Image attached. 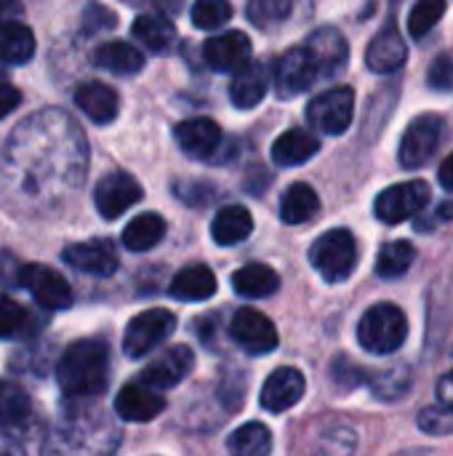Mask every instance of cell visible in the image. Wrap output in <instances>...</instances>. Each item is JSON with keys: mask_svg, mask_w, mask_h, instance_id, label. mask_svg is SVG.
Wrapping results in <instances>:
<instances>
[{"mask_svg": "<svg viewBox=\"0 0 453 456\" xmlns=\"http://www.w3.org/2000/svg\"><path fill=\"white\" fill-rule=\"evenodd\" d=\"M331 374H334V382L339 385V387H344V390H355V387H360V385H366L371 377L363 371V369H358L350 358H336L334 361V366H331Z\"/></svg>", "mask_w": 453, "mask_h": 456, "instance_id": "cell-41", "label": "cell"}, {"mask_svg": "<svg viewBox=\"0 0 453 456\" xmlns=\"http://www.w3.org/2000/svg\"><path fill=\"white\" fill-rule=\"evenodd\" d=\"M232 289L240 294V297H248V299H264V297H272L278 289H280V278L272 267L267 265H259V262H251V265H243L235 275H232Z\"/></svg>", "mask_w": 453, "mask_h": 456, "instance_id": "cell-27", "label": "cell"}, {"mask_svg": "<svg viewBox=\"0 0 453 456\" xmlns=\"http://www.w3.org/2000/svg\"><path fill=\"white\" fill-rule=\"evenodd\" d=\"M374 398L379 401H398L411 390V371L403 366H395L390 371H379L368 379Z\"/></svg>", "mask_w": 453, "mask_h": 456, "instance_id": "cell-35", "label": "cell"}, {"mask_svg": "<svg viewBox=\"0 0 453 456\" xmlns=\"http://www.w3.org/2000/svg\"><path fill=\"white\" fill-rule=\"evenodd\" d=\"M35 56V35L21 21H3L0 24V61L5 64H24Z\"/></svg>", "mask_w": 453, "mask_h": 456, "instance_id": "cell-29", "label": "cell"}, {"mask_svg": "<svg viewBox=\"0 0 453 456\" xmlns=\"http://www.w3.org/2000/svg\"><path fill=\"white\" fill-rule=\"evenodd\" d=\"M443 136V118L435 112H425L414 118L400 139V166L403 168H422L438 150Z\"/></svg>", "mask_w": 453, "mask_h": 456, "instance_id": "cell-8", "label": "cell"}, {"mask_svg": "<svg viewBox=\"0 0 453 456\" xmlns=\"http://www.w3.org/2000/svg\"><path fill=\"white\" fill-rule=\"evenodd\" d=\"M304 395V377L302 371L291 369V366H283L278 371H272L262 387V406L272 414H280V411H288L291 406H296Z\"/></svg>", "mask_w": 453, "mask_h": 456, "instance_id": "cell-18", "label": "cell"}, {"mask_svg": "<svg viewBox=\"0 0 453 456\" xmlns=\"http://www.w3.org/2000/svg\"><path fill=\"white\" fill-rule=\"evenodd\" d=\"M117 444L120 433L107 414L77 409L48 433L43 456H112Z\"/></svg>", "mask_w": 453, "mask_h": 456, "instance_id": "cell-1", "label": "cell"}, {"mask_svg": "<svg viewBox=\"0 0 453 456\" xmlns=\"http://www.w3.org/2000/svg\"><path fill=\"white\" fill-rule=\"evenodd\" d=\"M19 102H21L19 88L16 86H8V83H0V120L5 115H11L19 107Z\"/></svg>", "mask_w": 453, "mask_h": 456, "instance_id": "cell-44", "label": "cell"}, {"mask_svg": "<svg viewBox=\"0 0 453 456\" xmlns=\"http://www.w3.org/2000/svg\"><path fill=\"white\" fill-rule=\"evenodd\" d=\"M192 363H195L192 350L187 345H176L163 355H158L150 366H144L139 382L150 390H171L192 371Z\"/></svg>", "mask_w": 453, "mask_h": 456, "instance_id": "cell-14", "label": "cell"}, {"mask_svg": "<svg viewBox=\"0 0 453 456\" xmlns=\"http://www.w3.org/2000/svg\"><path fill=\"white\" fill-rule=\"evenodd\" d=\"M168 291L174 299H182V302H206L216 294V278H214L211 267L190 265L174 275Z\"/></svg>", "mask_w": 453, "mask_h": 456, "instance_id": "cell-23", "label": "cell"}, {"mask_svg": "<svg viewBox=\"0 0 453 456\" xmlns=\"http://www.w3.org/2000/svg\"><path fill=\"white\" fill-rule=\"evenodd\" d=\"M419 425L425 433L433 436H446L453 430V411L451 409H425L419 414Z\"/></svg>", "mask_w": 453, "mask_h": 456, "instance_id": "cell-42", "label": "cell"}, {"mask_svg": "<svg viewBox=\"0 0 453 456\" xmlns=\"http://www.w3.org/2000/svg\"><path fill=\"white\" fill-rule=\"evenodd\" d=\"M291 3L288 0H254L248 3V19L262 27V29H270L275 24H280L288 13H291Z\"/></svg>", "mask_w": 453, "mask_h": 456, "instance_id": "cell-38", "label": "cell"}, {"mask_svg": "<svg viewBox=\"0 0 453 456\" xmlns=\"http://www.w3.org/2000/svg\"><path fill=\"white\" fill-rule=\"evenodd\" d=\"M24 321H27V313L21 310V305L13 302L11 297L0 294V339H8V337L19 334Z\"/></svg>", "mask_w": 453, "mask_h": 456, "instance_id": "cell-40", "label": "cell"}, {"mask_svg": "<svg viewBox=\"0 0 453 456\" xmlns=\"http://www.w3.org/2000/svg\"><path fill=\"white\" fill-rule=\"evenodd\" d=\"M409 59V45L403 40V35L398 32L395 24H387L368 45L366 51V64L371 72L376 75H390L398 72Z\"/></svg>", "mask_w": 453, "mask_h": 456, "instance_id": "cell-19", "label": "cell"}, {"mask_svg": "<svg viewBox=\"0 0 453 456\" xmlns=\"http://www.w3.org/2000/svg\"><path fill=\"white\" fill-rule=\"evenodd\" d=\"M267 86H270L267 67L264 64H248L243 72L235 75V80L230 86V99L238 110H251L267 96Z\"/></svg>", "mask_w": 453, "mask_h": 456, "instance_id": "cell-26", "label": "cell"}, {"mask_svg": "<svg viewBox=\"0 0 453 456\" xmlns=\"http://www.w3.org/2000/svg\"><path fill=\"white\" fill-rule=\"evenodd\" d=\"M427 83L435 88V91H451L453 88V56L451 53H441L430 72H427Z\"/></svg>", "mask_w": 453, "mask_h": 456, "instance_id": "cell-43", "label": "cell"}, {"mask_svg": "<svg viewBox=\"0 0 453 456\" xmlns=\"http://www.w3.org/2000/svg\"><path fill=\"white\" fill-rule=\"evenodd\" d=\"M203 59L216 72H243L251 61V40L238 29L222 32L206 40Z\"/></svg>", "mask_w": 453, "mask_h": 456, "instance_id": "cell-13", "label": "cell"}, {"mask_svg": "<svg viewBox=\"0 0 453 456\" xmlns=\"http://www.w3.org/2000/svg\"><path fill=\"white\" fill-rule=\"evenodd\" d=\"M142 184L125 174V171H112L107 174L96 190H93V203H96V211L104 216V219H117L120 214H125L131 206H136L142 200Z\"/></svg>", "mask_w": 453, "mask_h": 456, "instance_id": "cell-11", "label": "cell"}, {"mask_svg": "<svg viewBox=\"0 0 453 456\" xmlns=\"http://www.w3.org/2000/svg\"><path fill=\"white\" fill-rule=\"evenodd\" d=\"M310 265L328 283H342L355 273L358 243L350 230H328L310 246Z\"/></svg>", "mask_w": 453, "mask_h": 456, "instance_id": "cell-4", "label": "cell"}, {"mask_svg": "<svg viewBox=\"0 0 453 456\" xmlns=\"http://www.w3.org/2000/svg\"><path fill=\"white\" fill-rule=\"evenodd\" d=\"M16 11H21L19 5H0V13H16Z\"/></svg>", "mask_w": 453, "mask_h": 456, "instance_id": "cell-48", "label": "cell"}, {"mask_svg": "<svg viewBox=\"0 0 453 456\" xmlns=\"http://www.w3.org/2000/svg\"><path fill=\"white\" fill-rule=\"evenodd\" d=\"M438 401H441V409L453 411V371L438 382Z\"/></svg>", "mask_w": 453, "mask_h": 456, "instance_id": "cell-45", "label": "cell"}, {"mask_svg": "<svg viewBox=\"0 0 453 456\" xmlns=\"http://www.w3.org/2000/svg\"><path fill=\"white\" fill-rule=\"evenodd\" d=\"M254 232V219L243 206H224L211 222V238L219 246H238Z\"/></svg>", "mask_w": 453, "mask_h": 456, "instance_id": "cell-24", "label": "cell"}, {"mask_svg": "<svg viewBox=\"0 0 453 456\" xmlns=\"http://www.w3.org/2000/svg\"><path fill=\"white\" fill-rule=\"evenodd\" d=\"M176 144L184 150V155L195 160H216L219 144H222V128L211 118H190L182 120L174 128Z\"/></svg>", "mask_w": 453, "mask_h": 456, "instance_id": "cell-15", "label": "cell"}, {"mask_svg": "<svg viewBox=\"0 0 453 456\" xmlns=\"http://www.w3.org/2000/svg\"><path fill=\"white\" fill-rule=\"evenodd\" d=\"M166 235V219L160 214H139L136 219H131L123 230V246L128 251H150L152 246H158Z\"/></svg>", "mask_w": 453, "mask_h": 456, "instance_id": "cell-30", "label": "cell"}, {"mask_svg": "<svg viewBox=\"0 0 453 456\" xmlns=\"http://www.w3.org/2000/svg\"><path fill=\"white\" fill-rule=\"evenodd\" d=\"M176 329V315L163 307H152L131 318L123 334V353L128 358H144L160 342H166Z\"/></svg>", "mask_w": 453, "mask_h": 456, "instance_id": "cell-5", "label": "cell"}, {"mask_svg": "<svg viewBox=\"0 0 453 456\" xmlns=\"http://www.w3.org/2000/svg\"><path fill=\"white\" fill-rule=\"evenodd\" d=\"M320 150V139L307 131V128H291L286 134H280L272 144V160L280 168H294L307 163L310 158H315Z\"/></svg>", "mask_w": 453, "mask_h": 456, "instance_id": "cell-22", "label": "cell"}, {"mask_svg": "<svg viewBox=\"0 0 453 456\" xmlns=\"http://www.w3.org/2000/svg\"><path fill=\"white\" fill-rule=\"evenodd\" d=\"M395 456H433L430 452H422V449H417V452H400V454Z\"/></svg>", "mask_w": 453, "mask_h": 456, "instance_id": "cell-47", "label": "cell"}, {"mask_svg": "<svg viewBox=\"0 0 453 456\" xmlns=\"http://www.w3.org/2000/svg\"><path fill=\"white\" fill-rule=\"evenodd\" d=\"M29 414H32L29 395L19 385L0 379V425L3 428H16V425L27 422Z\"/></svg>", "mask_w": 453, "mask_h": 456, "instance_id": "cell-34", "label": "cell"}, {"mask_svg": "<svg viewBox=\"0 0 453 456\" xmlns=\"http://www.w3.org/2000/svg\"><path fill=\"white\" fill-rule=\"evenodd\" d=\"M166 409L163 395H158L155 390L144 387L142 382H131L125 385L117 398H115V411L120 419L125 422H150L155 419L160 411Z\"/></svg>", "mask_w": 453, "mask_h": 456, "instance_id": "cell-20", "label": "cell"}, {"mask_svg": "<svg viewBox=\"0 0 453 456\" xmlns=\"http://www.w3.org/2000/svg\"><path fill=\"white\" fill-rule=\"evenodd\" d=\"M64 262L69 267H75L77 273L96 275V278H109L117 270L115 246L104 238L85 240V243H69L64 248Z\"/></svg>", "mask_w": 453, "mask_h": 456, "instance_id": "cell-16", "label": "cell"}, {"mask_svg": "<svg viewBox=\"0 0 453 456\" xmlns=\"http://www.w3.org/2000/svg\"><path fill=\"white\" fill-rule=\"evenodd\" d=\"M227 449H230V456H270L272 454V433L262 422H248L230 436Z\"/></svg>", "mask_w": 453, "mask_h": 456, "instance_id": "cell-32", "label": "cell"}, {"mask_svg": "<svg viewBox=\"0 0 453 456\" xmlns=\"http://www.w3.org/2000/svg\"><path fill=\"white\" fill-rule=\"evenodd\" d=\"M443 13H446V3H441V0H422V3H417L411 8V13H409V32H411V37L422 40L438 24V19Z\"/></svg>", "mask_w": 453, "mask_h": 456, "instance_id": "cell-37", "label": "cell"}, {"mask_svg": "<svg viewBox=\"0 0 453 456\" xmlns=\"http://www.w3.org/2000/svg\"><path fill=\"white\" fill-rule=\"evenodd\" d=\"M438 179L443 184L446 192H453V152L441 163V171H438Z\"/></svg>", "mask_w": 453, "mask_h": 456, "instance_id": "cell-46", "label": "cell"}, {"mask_svg": "<svg viewBox=\"0 0 453 456\" xmlns=\"http://www.w3.org/2000/svg\"><path fill=\"white\" fill-rule=\"evenodd\" d=\"M304 48H307V53L312 56V61H315L320 77L336 75V72L347 64V56H350L347 40H344L342 32L334 29V27H320V29H315V32L307 37Z\"/></svg>", "mask_w": 453, "mask_h": 456, "instance_id": "cell-17", "label": "cell"}, {"mask_svg": "<svg viewBox=\"0 0 453 456\" xmlns=\"http://www.w3.org/2000/svg\"><path fill=\"white\" fill-rule=\"evenodd\" d=\"M19 286H24L35 297V302L45 310H67L72 305L69 283L45 265H24Z\"/></svg>", "mask_w": 453, "mask_h": 456, "instance_id": "cell-12", "label": "cell"}, {"mask_svg": "<svg viewBox=\"0 0 453 456\" xmlns=\"http://www.w3.org/2000/svg\"><path fill=\"white\" fill-rule=\"evenodd\" d=\"M75 104L99 126H107L117 118V107H120V99H117V91L107 83H99V80H85L77 86L75 91Z\"/></svg>", "mask_w": 453, "mask_h": 456, "instance_id": "cell-21", "label": "cell"}, {"mask_svg": "<svg viewBox=\"0 0 453 456\" xmlns=\"http://www.w3.org/2000/svg\"><path fill=\"white\" fill-rule=\"evenodd\" d=\"M430 195H433L430 184L422 182V179L392 184V187L382 190L376 203H374L376 219L384 222V224H400V222L417 216L430 203Z\"/></svg>", "mask_w": 453, "mask_h": 456, "instance_id": "cell-7", "label": "cell"}, {"mask_svg": "<svg viewBox=\"0 0 453 456\" xmlns=\"http://www.w3.org/2000/svg\"><path fill=\"white\" fill-rule=\"evenodd\" d=\"M406 337H409V321H406L403 310L390 302H379V305L368 307L358 326V339H360L363 350H368L374 355H390V353L400 350Z\"/></svg>", "mask_w": 453, "mask_h": 456, "instance_id": "cell-3", "label": "cell"}, {"mask_svg": "<svg viewBox=\"0 0 453 456\" xmlns=\"http://www.w3.org/2000/svg\"><path fill=\"white\" fill-rule=\"evenodd\" d=\"M358 446L355 430L347 425H339L334 430H326L315 446V456H352Z\"/></svg>", "mask_w": 453, "mask_h": 456, "instance_id": "cell-36", "label": "cell"}, {"mask_svg": "<svg viewBox=\"0 0 453 456\" xmlns=\"http://www.w3.org/2000/svg\"><path fill=\"white\" fill-rule=\"evenodd\" d=\"M230 334L238 342V347L246 350L248 355H267L278 347V329L264 313L251 307L235 313L230 323Z\"/></svg>", "mask_w": 453, "mask_h": 456, "instance_id": "cell-10", "label": "cell"}, {"mask_svg": "<svg viewBox=\"0 0 453 456\" xmlns=\"http://www.w3.org/2000/svg\"><path fill=\"white\" fill-rule=\"evenodd\" d=\"M352 112H355V91L350 86L328 88L307 104L310 126L328 136L344 134L352 123Z\"/></svg>", "mask_w": 453, "mask_h": 456, "instance_id": "cell-6", "label": "cell"}, {"mask_svg": "<svg viewBox=\"0 0 453 456\" xmlns=\"http://www.w3.org/2000/svg\"><path fill=\"white\" fill-rule=\"evenodd\" d=\"M93 61H96V67H101V69H107V72H115V75H136V72L144 67L142 51L133 48V45L125 43V40L101 43V45L93 51Z\"/></svg>", "mask_w": 453, "mask_h": 456, "instance_id": "cell-25", "label": "cell"}, {"mask_svg": "<svg viewBox=\"0 0 453 456\" xmlns=\"http://www.w3.org/2000/svg\"><path fill=\"white\" fill-rule=\"evenodd\" d=\"M131 32L152 53H166L174 45V40H176L174 21L166 19V16H158V13H142V16H136Z\"/></svg>", "mask_w": 453, "mask_h": 456, "instance_id": "cell-28", "label": "cell"}, {"mask_svg": "<svg viewBox=\"0 0 453 456\" xmlns=\"http://www.w3.org/2000/svg\"><path fill=\"white\" fill-rule=\"evenodd\" d=\"M3 75H5V64L0 61V77H3Z\"/></svg>", "mask_w": 453, "mask_h": 456, "instance_id": "cell-49", "label": "cell"}, {"mask_svg": "<svg viewBox=\"0 0 453 456\" xmlns=\"http://www.w3.org/2000/svg\"><path fill=\"white\" fill-rule=\"evenodd\" d=\"M59 387L67 398H96L107 390L109 347L101 339H80L64 350L56 366Z\"/></svg>", "mask_w": 453, "mask_h": 456, "instance_id": "cell-2", "label": "cell"}, {"mask_svg": "<svg viewBox=\"0 0 453 456\" xmlns=\"http://www.w3.org/2000/svg\"><path fill=\"white\" fill-rule=\"evenodd\" d=\"M318 77H320V72L304 45L288 48L275 61V88H278L280 99H294V96L310 91Z\"/></svg>", "mask_w": 453, "mask_h": 456, "instance_id": "cell-9", "label": "cell"}, {"mask_svg": "<svg viewBox=\"0 0 453 456\" xmlns=\"http://www.w3.org/2000/svg\"><path fill=\"white\" fill-rule=\"evenodd\" d=\"M320 211V198L318 192L304 184V182H296L286 190L283 200H280V219L286 224H302V222H310L315 214Z\"/></svg>", "mask_w": 453, "mask_h": 456, "instance_id": "cell-31", "label": "cell"}, {"mask_svg": "<svg viewBox=\"0 0 453 456\" xmlns=\"http://www.w3.org/2000/svg\"><path fill=\"white\" fill-rule=\"evenodd\" d=\"M414 259H417L414 243H409V240L384 243L379 248V256H376V275L387 278V281H395V278H400V275H406L411 270Z\"/></svg>", "mask_w": 453, "mask_h": 456, "instance_id": "cell-33", "label": "cell"}, {"mask_svg": "<svg viewBox=\"0 0 453 456\" xmlns=\"http://www.w3.org/2000/svg\"><path fill=\"white\" fill-rule=\"evenodd\" d=\"M230 16H232V5L224 0H200L192 8V24L198 29H216L227 24Z\"/></svg>", "mask_w": 453, "mask_h": 456, "instance_id": "cell-39", "label": "cell"}]
</instances>
